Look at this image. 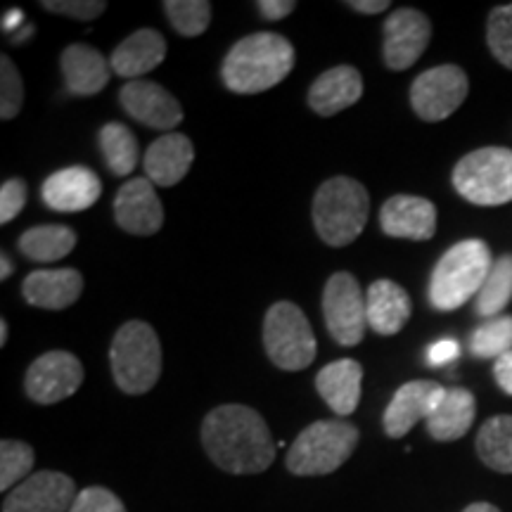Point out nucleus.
Instances as JSON below:
<instances>
[{"label": "nucleus", "mask_w": 512, "mask_h": 512, "mask_svg": "<svg viewBox=\"0 0 512 512\" xmlns=\"http://www.w3.org/2000/svg\"><path fill=\"white\" fill-rule=\"evenodd\" d=\"M202 446L211 463L230 475H261L278 451L266 420L242 403H226L207 413Z\"/></svg>", "instance_id": "f257e3e1"}, {"label": "nucleus", "mask_w": 512, "mask_h": 512, "mask_svg": "<svg viewBox=\"0 0 512 512\" xmlns=\"http://www.w3.org/2000/svg\"><path fill=\"white\" fill-rule=\"evenodd\" d=\"M294 67V48L285 36L273 31L245 36L228 50L221 79L228 91L256 95L278 86Z\"/></svg>", "instance_id": "f03ea898"}, {"label": "nucleus", "mask_w": 512, "mask_h": 512, "mask_svg": "<svg viewBox=\"0 0 512 512\" xmlns=\"http://www.w3.org/2000/svg\"><path fill=\"white\" fill-rule=\"evenodd\" d=\"M491 268L494 259L484 240H463L453 245L432 271L430 290H427L432 309L456 311L472 297L477 299Z\"/></svg>", "instance_id": "7ed1b4c3"}, {"label": "nucleus", "mask_w": 512, "mask_h": 512, "mask_svg": "<svg viewBox=\"0 0 512 512\" xmlns=\"http://www.w3.org/2000/svg\"><path fill=\"white\" fill-rule=\"evenodd\" d=\"M313 226L330 247H347L363 233L370 214L366 185L349 176L328 178L313 197Z\"/></svg>", "instance_id": "20e7f679"}, {"label": "nucleus", "mask_w": 512, "mask_h": 512, "mask_svg": "<svg viewBox=\"0 0 512 512\" xmlns=\"http://www.w3.org/2000/svg\"><path fill=\"white\" fill-rule=\"evenodd\" d=\"M110 366L117 387L124 394L140 396L155 387L162 375V344L145 320L121 325L110 347Z\"/></svg>", "instance_id": "39448f33"}, {"label": "nucleus", "mask_w": 512, "mask_h": 512, "mask_svg": "<svg viewBox=\"0 0 512 512\" xmlns=\"http://www.w3.org/2000/svg\"><path fill=\"white\" fill-rule=\"evenodd\" d=\"M358 427L344 420H318L287 448L285 465L297 477H323L342 467L356 451Z\"/></svg>", "instance_id": "423d86ee"}, {"label": "nucleus", "mask_w": 512, "mask_h": 512, "mask_svg": "<svg viewBox=\"0 0 512 512\" xmlns=\"http://www.w3.org/2000/svg\"><path fill=\"white\" fill-rule=\"evenodd\" d=\"M453 188L463 200L479 207L512 202V150L482 147L465 155L453 169Z\"/></svg>", "instance_id": "0eeeda50"}, {"label": "nucleus", "mask_w": 512, "mask_h": 512, "mask_svg": "<svg viewBox=\"0 0 512 512\" xmlns=\"http://www.w3.org/2000/svg\"><path fill=\"white\" fill-rule=\"evenodd\" d=\"M264 347L273 366L287 373L306 370L316 358V335L306 313L292 302H275L264 318Z\"/></svg>", "instance_id": "6e6552de"}, {"label": "nucleus", "mask_w": 512, "mask_h": 512, "mask_svg": "<svg viewBox=\"0 0 512 512\" xmlns=\"http://www.w3.org/2000/svg\"><path fill=\"white\" fill-rule=\"evenodd\" d=\"M323 318L330 337L342 347H356L366 337L368 306L366 292L351 273L330 275L323 292Z\"/></svg>", "instance_id": "1a4fd4ad"}, {"label": "nucleus", "mask_w": 512, "mask_h": 512, "mask_svg": "<svg viewBox=\"0 0 512 512\" xmlns=\"http://www.w3.org/2000/svg\"><path fill=\"white\" fill-rule=\"evenodd\" d=\"M470 81L458 64H439L422 72L411 86L413 112L422 121H444L463 105Z\"/></svg>", "instance_id": "9d476101"}, {"label": "nucleus", "mask_w": 512, "mask_h": 512, "mask_svg": "<svg viewBox=\"0 0 512 512\" xmlns=\"http://www.w3.org/2000/svg\"><path fill=\"white\" fill-rule=\"evenodd\" d=\"M81 361L69 351H48L38 356L24 377V389L34 403L50 406L76 394L83 384Z\"/></svg>", "instance_id": "9b49d317"}, {"label": "nucleus", "mask_w": 512, "mask_h": 512, "mask_svg": "<svg viewBox=\"0 0 512 512\" xmlns=\"http://www.w3.org/2000/svg\"><path fill=\"white\" fill-rule=\"evenodd\" d=\"M432 24L427 15L415 8L394 10L384 22L382 57L392 72H403L420 60L430 46Z\"/></svg>", "instance_id": "f8f14e48"}, {"label": "nucleus", "mask_w": 512, "mask_h": 512, "mask_svg": "<svg viewBox=\"0 0 512 512\" xmlns=\"http://www.w3.org/2000/svg\"><path fill=\"white\" fill-rule=\"evenodd\" d=\"M79 496L72 477L41 470L15 486L3 501V512H69Z\"/></svg>", "instance_id": "ddd939ff"}, {"label": "nucleus", "mask_w": 512, "mask_h": 512, "mask_svg": "<svg viewBox=\"0 0 512 512\" xmlns=\"http://www.w3.org/2000/svg\"><path fill=\"white\" fill-rule=\"evenodd\" d=\"M119 102L124 112L140 124L157 128V131H169L183 121V107L174 95L159 86L157 81H128L121 86Z\"/></svg>", "instance_id": "4468645a"}, {"label": "nucleus", "mask_w": 512, "mask_h": 512, "mask_svg": "<svg viewBox=\"0 0 512 512\" xmlns=\"http://www.w3.org/2000/svg\"><path fill=\"white\" fill-rule=\"evenodd\" d=\"M114 219L117 226L138 238H150L164 226V207L155 183L147 178H133L121 185L114 197Z\"/></svg>", "instance_id": "2eb2a0df"}, {"label": "nucleus", "mask_w": 512, "mask_h": 512, "mask_svg": "<svg viewBox=\"0 0 512 512\" xmlns=\"http://www.w3.org/2000/svg\"><path fill=\"white\" fill-rule=\"evenodd\" d=\"M444 392L446 387H441L439 382L432 380H413L401 384L392 396V401H389V406L384 408V434L389 439L406 437L420 420L430 418V413L434 411V406H437Z\"/></svg>", "instance_id": "dca6fc26"}, {"label": "nucleus", "mask_w": 512, "mask_h": 512, "mask_svg": "<svg viewBox=\"0 0 512 512\" xmlns=\"http://www.w3.org/2000/svg\"><path fill=\"white\" fill-rule=\"evenodd\" d=\"M100 192V178L88 166H67V169L55 171L41 188L46 207L62 214L91 209L100 200Z\"/></svg>", "instance_id": "f3484780"}, {"label": "nucleus", "mask_w": 512, "mask_h": 512, "mask_svg": "<svg viewBox=\"0 0 512 512\" xmlns=\"http://www.w3.org/2000/svg\"><path fill=\"white\" fill-rule=\"evenodd\" d=\"M380 226L389 238L430 240L437 233V207L418 195H394L382 204Z\"/></svg>", "instance_id": "a211bd4d"}, {"label": "nucleus", "mask_w": 512, "mask_h": 512, "mask_svg": "<svg viewBox=\"0 0 512 512\" xmlns=\"http://www.w3.org/2000/svg\"><path fill=\"white\" fill-rule=\"evenodd\" d=\"M195 162V145L183 133H164L155 143L147 147L143 166L145 178L150 183L171 188L188 176L190 166Z\"/></svg>", "instance_id": "6ab92c4d"}, {"label": "nucleus", "mask_w": 512, "mask_h": 512, "mask_svg": "<svg viewBox=\"0 0 512 512\" xmlns=\"http://www.w3.org/2000/svg\"><path fill=\"white\" fill-rule=\"evenodd\" d=\"M363 95V76L356 67L339 64L323 72L309 88V107L320 117H335L349 110Z\"/></svg>", "instance_id": "aec40b11"}, {"label": "nucleus", "mask_w": 512, "mask_h": 512, "mask_svg": "<svg viewBox=\"0 0 512 512\" xmlns=\"http://www.w3.org/2000/svg\"><path fill=\"white\" fill-rule=\"evenodd\" d=\"M83 292V275L76 268H48L24 278V302L36 309L62 311L72 306Z\"/></svg>", "instance_id": "412c9836"}, {"label": "nucleus", "mask_w": 512, "mask_h": 512, "mask_svg": "<svg viewBox=\"0 0 512 512\" xmlns=\"http://www.w3.org/2000/svg\"><path fill=\"white\" fill-rule=\"evenodd\" d=\"M166 57V41L157 29L143 27L124 38L110 57L112 72L128 81H140L147 72L159 67Z\"/></svg>", "instance_id": "4be33fe9"}, {"label": "nucleus", "mask_w": 512, "mask_h": 512, "mask_svg": "<svg viewBox=\"0 0 512 512\" xmlns=\"http://www.w3.org/2000/svg\"><path fill=\"white\" fill-rule=\"evenodd\" d=\"M60 67L67 91L79 98L100 93L112 76V64L86 43H74V46L64 48Z\"/></svg>", "instance_id": "5701e85b"}, {"label": "nucleus", "mask_w": 512, "mask_h": 512, "mask_svg": "<svg viewBox=\"0 0 512 512\" xmlns=\"http://www.w3.org/2000/svg\"><path fill=\"white\" fill-rule=\"evenodd\" d=\"M368 325L382 337H392L403 330L411 318L413 304L408 292L394 280H375L366 292Z\"/></svg>", "instance_id": "b1692460"}, {"label": "nucleus", "mask_w": 512, "mask_h": 512, "mask_svg": "<svg viewBox=\"0 0 512 512\" xmlns=\"http://www.w3.org/2000/svg\"><path fill=\"white\" fill-rule=\"evenodd\" d=\"M363 366L354 358H339L316 375V389L332 413L351 415L361 401Z\"/></svg>", "instance_id": "393cba45"}, {"label": "nucleus", "mask_w": 512, "mask_h": 512, "mask_svg": "<svg viewBox=\"0 0 512 512\" xmlns=\"http://www.w3.org/2000/svg\"><path fill=\"white\" fill-rule=\"evenodd\" d=\"M477 415V401L475 394L467 389L453 387L446 389L441 396L430 418L425 420L427 434L437 441H456L463 439L470 432L472 422Z\"/></svg>", "instance_id": "a878e982"}, {"label": "nucleus", "mask_w": 512, "mask_h": 512, "mask_svg": "<svg viewBox=\"0 0 512 512\" xmlns=\"http://www.w3.org/2000/svg\"><path fill=\"white\" fill-rule=\"evenodd\" d=\"M19 252L36 264H53L60 261L76 247V233L69 226H34L24 230L19 238Z\"/></svg>", "instance_id": "bb28decb"}, {"label": "nucleus", "mask_w": 512, "mask_h": 512, "mask_svg": "<svg viewBox=\"0 0 512 512\" xmlns=\"http://www.w3.org/2000/svg\"><path fill=\"white\" fill-rule=\"evenodd\" d=\"M477 456L486 467L512 475V415H494L477 434Z\"/></svg>", "instance_id": "cd10ccee"}, {"label": "nucleus", "mask_w": 512, "mask_h": 512, "mask_svg": "<svg viewBox=\"0 0 512 512\" xmlns=\"http://www.w3.org/2000/svg\"><path fill=\"white\" fill-rule=\"evenodd\" d=\"M102 157H105L107 169L112 171L114 176L124 178L133 174V169L138 166V140L133 136V131L126 124H119V121H110L100 128L98 133Z\"/></svg>", "instance_id": "c85d7f7f"}, {"label": "nucleus", "mask_w": 512, "mask_h": 512, "mask_svg": "<svg viewBox=\"0 0 512 512\" xmlns=\"http://www.w3.org/2000/svg\"><path fill=\"white\" fill-rule=\"evenodd\" d=\"M512 299V254H503L494 261L489 278L475 299V313L482 318H498Z\"/></svg>", "instance_id": "c756f323"}, {"label": "nucleus", "mask_w": 512, "mask_h": 512, "mask_svg": "<svg viewBox=\"0 0 512 512\" xmlns=\"http://www.w3.org/2000/svg\"><path fill=\"white\" fill-rule=\"evenodd\" d=\"M31 467H34V448L24 441L3 439L0 444V491L10 494L15 486L34 475Z\"/></svg>", "instance_id": "7c9ffc66"}, {"label": "nucleus", "mask_w": 512, "mask_h": 512, "mask_svg": "<svg viewBox=\"0 0 512 512\" xmlns=\"http://www.w3.org/2000/svg\"><path fill=\"white\" fill-rule=\"evenodd\" d=\"M470 351L477 358H501L512 351V316L486 320L472 332Z\"/></svg>", "instance_id": "2f4dec72"}, {"label": "nucleus", "mask_w": 512, "mask_h": 512, "mask_svg": "<svg viewBox=\"0 0 512 512\" xmlns=\"http://www.w3.org/2000/svg\"><path fill=\"white\" fill-rule=\"evenodd\" d=\"M164 12L171 27L188 38L202 36L211 22V3L207 0H166Z\"/></svg>", "instance_id": "473e14b6"}, {"label": "nucleus", "mask_w": 512, "mask_h": 512, "mask_svg": "<svg viewBox=\"0 0 512 512\" xmlns=\"http://www.w3.org/2000/svg\"><path fill=\"white\" fill-rule=\"evenodd\" d=\"M486 43H489L491 55L503 67L512 69V3L491 10L489 22H486Z\"/></svg>", "instance_id": "72a5a7b5"}, {"label": "nucleus", "mask_w": 512, "mask_h": 512, "mask_svg": "<svg viewBox=\"0 0 512 512\" xmlns=\"http://www.w3.org/2000/svg\"><path fill=\"white\" fill-rule=\"evenodd\" d=\"M24 105V83L15 62L8 55H0V117L15 119Z\"/></svg>", "instance_id": "f704fd0d"}, {"label": "nucleus", "mask_w": 512, "mask_h": 512, "mask_svg": "<svg viewBox=\"0 0 512 512\" xmlns=\"http://www.w3.org/2000/svg\"><path fill=\"white\" fill-rule=\"evenodd\" d=\"M69 512H126L121 498L105 486H88L79 491Z\"/></svg>", "instance_id": "c9c22d12"}, {"label": "nucleus", "mask_w": 512, "mask_h": 512, "mask_svg": "<svg viewBox=\"0 0 512 512\" xmlns=\"http://www.w3.org/2000/svg\"><path fill=\"white\" fill-rule=\"evenodd\" d=\"M41 8L55 15L79 19V22H91L107 10V3L102 0H43Z\"/></svg>", "instance_id": "e433bc0d"}, {"label": "nucleus", "mask_w": 512, "mask_h": 512, "mask_svg": "<svg viewBox=\"0 0 512 512\" xmlns=\"http://www.w3.org/2000/svg\"><path fill=\"white\" fill-rule=\"evenodd\" d=\"M27 204V183L22 178H10L0 188V223L8 226L12 219H17L19 211Z\"/></svg>", "instance_id": "4c0bfd02"}, {"label": "nucleus", "mask_w": 512, "mask_h": 512, "mask_svg": "<svg viewBox=\"0 0 512 512\" xmlns=\"http://www.w3.org/2000/svg\"><path fill=\"white\" fill-rule=\"evenodd\" d=\"M458 342L456 339H439V342H434L430 349H427V361H430V366L439 368V366H446V363H451L453 358L458 356Z\"/></svg>", "instance_id": "58836bf2"}, {"label": "nucleus", "mask_w": 512, "mask_h": 512, "mask_svg": "<svg viewBox=\"0 0 512 512\" xmlns=\"http://www.w3.org/2000/svg\"><path fill=\"white\" fill-rule=\"evenodd\" d=\"M294 8H297L294 0H259V3H256V10H259L261 17L268 19V22L285 19L287 15H292Z\"/></svg>", "instance_id": "ea45409f"}, {"label": "nucleus", "mask_w": 512, "mask_h": 512, "mask_svg": "<svg viewBox=\"0 0 512 512\" xmlns=\"http://www.w3.org/2000/svg\"><path fill=\"white\" fill-rule=\"evenodd\" d=\"M494 377H496L498 387H501L508 396H512V351L503 354L501 358H496Z\"/></svg>", "instance_id": "a19ab883"}, {"label": "nucleus", "mask_w": 512, "mask_h": 512, "mask_svg": "<svg viewBox=\"0 0 512 512\" xmlns=\"http://www.w3.org/2000/svg\"><path fill=\"white\" fill-rule=\"evenodd\" d=\"M347 5L361 15H380V12L389 10V0H351Z\"/></svg>", "instance_id": "79ce46f5"}, {"label": "nucleus", "mask_w": 512, "mask_h": 512, "mask_svg": "<svg viewBox=\"0 0 512 512\" xmlns=\"http://www.w3.org/2000/svg\"><path fill=\"white\" fill-rule=\"evenodd\" d=\"M22 10H12L8 17H5V31H12L17 27V22H22Z\"/></svg>", "instance_id": "37998d69"}, {"label": "nucleus", "mask_w": 512, "mask_h": 512, "mask_svg": "<svg viewBox=\"0 0 512 512\" xmlns=\"http://www.w3.org/2000/svg\"><path fill=\"white\" fill-rule=\"evenodd\" d=\"M463 512H501V510L491 503H472V505H467Z\"/></svg>", "instance_id": "c03bdc74"}, {"label": "nucleus", "mask_w": 512, "mask_h": 512, "mask_svg": "<svg viewBox=\"0 0 512 512\" xmlns=\"http://www.w3.org/2000/svg\"><path fill=\"white\" fill-rule=\"evenodd\" d=\"M0 264H3V273H0V278L5 280L12 271H15V266H12V261L5 254H0Z\"/></svg>", "instance_id": "a18cd8bd"}, {"label": "nucleus", "mask_w": 512, "mask_h": 512, "mask_svg": "<svg viewBox=\"0 0 512 512\" xmlns=\"http://www.w3.org/2000/svg\"><path fill=\"white\" fill-rule=\"evenodd\" d=\"M0 344H8V320H0Z\"/></svg>", "instance_id": "49530a36"}]
</instances>
